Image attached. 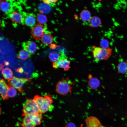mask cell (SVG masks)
Returning <instances> with one entry per match:
<instances>
[{
    "mask_svg": "<svg viewBox=\"0 0 127 127\" xmlns=\"http://www.w3.org/2000/svg\"><path fill=\"white\" fill-rule=\"evenodd\" d=\"M100 47L104 49H107L109 48V42L106 39H103L101 40L100 42Z\"/></svg>",
    "mask_w": 127,
    "mask_h": 127,
    "instance_id": "cell-26",
    "label": "cell"
},
{
    "mask_svg": "<svg viewBox=\"0 0 127 127\" xmlns=\"http://www.w3.org/2000/svg\"><path fill=\"white\" fill-rule=\"evenodd\" d=\"M88 79V85L90 88L93 89H95L99 87L100 81L98 78L92 77Z\"/></svg>",
    "mask_w": 127,
    "mask_h": 127,
    "instance_id": "cell-12",
    "label": "cell"
},
{
    "mask_svg": "<svg viewBox=\"0 0 127 127\" xmlns=\"http://www.w3.org/2000/svg\"><path fill=\"white\" fill-rule=\"evenodd\" d=\"M10 17L13 23H19L21 22L22 19L21 14L17 11H14L11 13L10 15Z\"/></svg>",
    "mask_w": 127,
    "mask_h": 127,
    "instance_id": "cell-14",
    "label": "cell"
},
{
    "mask_svg": "<svg viewBox=\"0 0 127 127\" xmlns=\"http://www.w3.org/2000/svg\"><path fill=\"white\" fill-rule=\"evenodd\" d=\"M71 60L66 57L52 63L53 67L55 69L62 68L64 71H67L71 68Z\"/></svg>",
    "mask_w": 127,
    "mask_h": 127,
    "instance_id": "cell-8",
    "label": "cell"
},
{
    "mask_svg": "<svg viewBox=\"0 0 127 127\" xmlns=\"http://www.w3.org/2000/svg\"><path fill=\"white\" fill-rule=\"evenodd\" d=\"M80 16L82 20L85 22L89 21L91 17L90 12L87 9L83 10L81 11L80 14Z\"/></svg>",
    "mask_w": 127,
    "mask_h": 127,
    "instance_id": "cell-20",
    "label": "cell"
},
{
    "mask_svg": "<svg viewBox=\"0 0 127 127\" xmlns=\"http://www.w3.org/2000/svg\"><path fill=\"white\" fill-rule=\"evenodd\" d=\"M0 92L1 96L3 100H7L9 97L7 94L8 88V85L4 79H1L0 81Z\"/></svg>",
    "mask_w": 127,
    "mask_h": 127,
    "instance_id": "cell-11",
    "label": "cell"
},
{
    "mask_svg": "<svg viewBox=\"0 0 127 127\" xmlns=\"http://www.w3.org/2000/svg\"><path fill=\"white\" fill-rule=\"evenodd\" d=\"M2 73L4 78L9 82L12 79L13 76V72L12 70L8 68L4 69L2 71Z\"/></svg>",
    "mask_w": 127,
    "mask_h": 127,
    "instance_id": "cell-17",
    "label": "cell"
},
{
    "mask_svg": "<svg viewBox=\"0 0 127 127\" xmlns=\"http://www.w3.org/2000/svg\"><path fill=\"white\" fill-rule=\"evenodd\" d=\"M87 127H105L96 117L93 116L89 117L85 120Z\"/></svg>",
    "mask_w": 127,
    "mask_h": 127,
    "instance_id": "cell-9",
    "label": "cell"
},
{
    "mask_svg": "<svg viewBox=\"0 0 127 127\" xmlns=\"http://www.w3.org/2000/svg\"><path fill=\"white\" fill-rule=\"evenodd\" d=\"M36 20L38 23L43 24L46 23L47 21L46 16L45 15L40 14L38 15L36 17Z\"/></svg>",
    "mask_w": 127,
    "mask_h": 127,
    "instance_id": "cell-25",
    "label": "cell"
},
{
    "mask_svg": "<svg viewBox=\"0 0 127 127\" xmlns=\"http://www.w3.org/2000/svg\"><path fill=\"white\" fill-rule=\"evenodd\" d=\"M30 56L29 53L25 50H21L17 55V57L23 60L28 59Z\"/></svg>",
    "mask_w": 127,
    "mask_h": 127,
    "instance_id": "cell-22",
    "label": "cell"
},
{
    "mask_svg": "<svg viewBox=\"0 0 127 127\" xmlns=\"http://www.w3.org/2000/svg\"><path fill=\"white\" fill-rule=\"evenodd\" d=\"M23 22L25 24L29 26L34 25L36 20L34 15L32 13H27L24 16Z\"/></svg>",
    "mask_w": 127,
    "mask_h": 127,
    "instance_id": "cell-10",
    "label": "cell"
},
{
    "mask_svg": "<svg viewBox=\"0 0 127 127\" xmlns=\"http://www.w3.org/2000/svg\"><path fill=\"white\" fill-rule=\"evenodd\" d=\"M66 127H76V126L73 123L70 122L66 125Z\"/></svg>",
    "mask_w": 127,
    "mask_h": 127,
    "instance_id": "cell-29",
    "label": "cell"
},
{
    "mask_svg": "<svg viewBox=\"0 0 127 127\" xmlns=\"http://www.w3.org/2000/svg\"><path fill=\"white\" fill-rule=\"evenodd\" d=\"M48 57L50 60L53 63L66 57H65L61 56L58 53L56 52L50 53Z\"/></svg>",
    "mask_w": 127,
    "mask_h": 127,
    "instance_id": "cell-21",
    "label": "cell"
},
{
    "mask_svg": "<svg viewBox=\"0 0 127 127\" xmlns=\"http://www.w3.org/2000/svg\"><path fill=\"white\" fill-rule=\"evenodd\" d=\"M52 35L49 33H44L42 37L41 40L44 45H49L52 44L53 41Z\"/></svg>",
    "mask_w": 127,
    "mask_h": 127,
    "instance_id": "cell-13",
    "label": "cell"
},
{
    "mask_svg": "<svg viewBox=\"0 0 127 127\" xmlns=\"http://www.w3.org/2000/svg\"><path fill=\"white\" fill-rule=\"evenodd\" d=\"M26 50L30 53L33 54L37 50L36 44L32 41H28L25 45Z\"/></svg>",
    "mask_w": 127,
    "mask_h": 127,
    "instance_id": "cell-15",
    "label": "cell"
},
{
    "mask_svg": "<svg viewBox=\"0 0 127 127\" xmlns=\"http://www.w3.org/2000/svg\"><path fill=\"white\" fill-rule=\"evenodd\" d=\"M74 83L69 79V77L63 78L57 83L56 91L60 95H66L69 93L71 92L72 86Z\"/></svg>",
    "mask_w": 127,
    "mask_h": 127,
    "instance_id": "cell-2",
    "label": "cell"
},
{
    "mask_svg": "<svg viewBox=\"0 0 127 127\" xmlns=\"http://www.w3.org/2000/svg\"><path fill=\"white\" fill-rule=\"evenodd\" d=\"M1 1L0 8L1 10L4 12H8L11 8V6L9 3L6 0Z\"/></svg>",
    "mask_w": 127,
    "mask_h": 127,
    "instance_id": "cell-23",
    "label": "cell"
},
{
    "mask_svg": "<svg viewBox=\"0 0 127 127\" xmlns=\"http://www.w3.org/2000/svg\"><path fill=\"white\" fill-rule=\"evenodd\" d=\"M50 48L52 49H55L57 47H58L56 44L55 43H52L49 46Z\"/></svg>",
    "mask_w": 127,
    "mask_h": 127,
    "instance_id": "cell-28",
    "label": "cell"
},
{
    "mask_svg": "<svg viewBox=\"0 0 127 127\" xmlns=\"http://www.w3.org/2000/svg\"><path fill=\"white\" fill-rule=\"evenodd\" d=\"M92 53L94 58L98 61L107 60L111 55L112 49L103 48L100 47H93Z\"/></svg>",
    "mask_w": 127,
    "mask_h": 127,
    "instance_id": "cell-3",
    "label": "cell"
},
{
    "mask_svg": "<svg viewBox=\"0 0 127 127\" xmlns=\"http://www.w3.org/2000/svg\"><path fill=\"white\" fill-rule=\"evenodd\" d=\"M23 68H18L17 70V71L21 73L23 72Z\"/></svg>",
    "mask_w": 127,
    "mask_h": 127,
    "instance_id": "cell-30",
    "label": "cell"
},
{
    "mask_svg": "<svg viewBox=\"0 0 127 127\" xmlns=\"http://www.w3.org/2000/svg\"><path fill=\"white\" fill-rule=\"evenodd\" d=\"M30 79L25 78H20L13 76L11 80L9 82V84L17 89L20 93L23 91L22 87L24 84Z\"/></svg>",
    "mask_w": 127,
    "mask_h": 127,
    "instance_id": "cell-7",
    "label": "cell"
},
{
    "mask_svg": "<svg viewBox=\"0 0 127 127\" xmlns=\"http://www.w3.org/2000/svg\"><path fill=\"white\" fill-rule=\"evenodd\" d=\"M7 94L9 97H14L17 95V91L14 87L9 84L8 85Z\"/></svg>",
    "mask_w": 127,
    "mask_h": 127,
    "instance_id": "cell-24",
    "label": "cell"
},
{
    "mask_svg": "<svg viewBox=\"0 0 127 127\" xmlns=\"http://www.w3.org/2000/svg\"><path fill=\"white\" fill-rule=\"evenodd\" d=\"M90 25L93 27H97L101 24V20L98 16H94L91 17L89 21Z\"/></svg>",
    "mask_w": 127,
    "mask_h": 127,
    "instance_id": "cell-18",
    "label": "cell"
},
{
    "mask_svg": "<svg viewBox=\"0 0 127 127\" xmlns=\"http://www.w3.org/2000/svg\"><path fill=\"white\" fill-rule=\"evenodd\" d=\"M42 118V114L41 113L25 116L23 119L22 126L23 127H35L40 124Z\"/></svg>",
    "mask_w": 127,
    "mask_h": 127,
    "instance_id": "cell-5",
    "label": "cell"
},
{
    "mask_svg": "<svg viewBox=\"0 0 127 127\" xmlns=\"http://www.w3.org/2000/svg\"><path fill=\"white\" fill-rule=\"evenodd\" d=\"M118 72L121 74H125L127 73V63L123 61L120 62L117 66Z\"/></svg>",
    "mask_w": 127,
    "mask_h": 127,
    "instance_id": "cell-19",
    "label": "cell"
},
{
    "mask_svg": "<svg viewBox=\"0 0 127 127\" xmlns=\"http://www.w3.org/2000/svg\"><path fill=\"white\" fill-rule=\"evenodd\" d=\"M33 99L36 102L40 112L42 114L49 111L52 106L53 99L51 95H47L44 97L36 95Z\"/></svg>",
    "mask_w": 127,
    "mask_h": 127,
    "instance_id": "cell-1",
    "label": "cell"
},
{
    "mask_svg": "<svg viewBox=\"0 0 127 127\" xmlns=\"http://www.w3.org/2000/svg\"><path fill=\"white\" fill-rule=\"evenodd\" d=\"M45 26L38 23L32 29L31 34L33 38L36 40H41V38L44 34Z\"/></svg>",
    "mask_w": 127,
    "mask_h": 127,
    "instance_id": "cell-6",
    "label": "cell"
},
{
    "mask_svg": "<svg viewBox=\"0 0 127 127\" xmlns=\"http://www.w3.org/2000/svg\"><path fill=\"white\" fill-rule=\"evenodd\" d=\"M58 0H42L43 2L49 4L51 3H55Z\"/></svg>",
    "mask_w": 127,
    "mask_h": 127,
    "instance_id": "cell-27",
    "label": "cell"
},
{
    "mask_svg": "<svg viewBox=\"0 0 127 127\" xmlns=\"http://www.w3.org/2000/svg\"><path fill=\"white\" fill-rule=\"evenodd\" d=\"M38 8L40 13L47 14L51 11V7L49 4L43 2L40 3L39 4Z\"/></svg>",
    "mask_w": 127,
    "mask_h": 127,
    "instance_id": "cell-16",
    "label": "cell"
},
{
    "mask_svg": "<svg viewBox=\"0 0 127 127\" xmlns=\"http://www.w3.org/2000/svg\"><path fill=\"white\" fill-rule=\"evenodd\" d=\"M22 111V115L24 116L34 115L40 113L36 102L33 99H30L26 100L23 106Z\"/></svg>",
    "mask_w": 127,
    "mask_h": 127,
    "instance_id": "cell-4",
    "label": "cell"
}]
</instances>
